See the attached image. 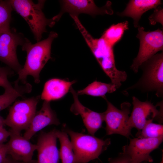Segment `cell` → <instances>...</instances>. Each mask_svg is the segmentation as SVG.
Masks as SVG:
<instances>
[{"label": "cell", "instance_id": "1", "mask_svg": "<svg viewBox=\"0 0 163 163\" xmlns=\"http://www.w3.org/2000/svg\"><path fill=\"white\" fill-rule=\"evenodd\" d=\"M72 18L101 69L110 78L111 83L115 85L117 89H118L122 82L126 80L128 76L125 71L117 68L113 47L102 37L98 39L93 37L78 17L74 16Z\"/></svg>", "mask_w": 163, "mask_h": 163}, {"label": "cell", "instance_id": "2", "mask_svg": "<svg viewBox=\"0 0 163 163\" xmlns=\"http://www.w3.org/2000/svg\"><path fill=\"white\" fill-rule=\"evenodd\" d=\"M58 36L56 32L51 31L47 38L34 44H32L26 38L21 46L22 50L27 53L26 60L22 68L18 73V77L16 81L25 84L27 76L30 75L33 77L35 83L40 82V73L51 58L52 44Z\"/></svg>", "mask_w": 163, "mask_h": 163}, {"label": "cell", "instance_id": "3", "mask_svg": "<svg viewBox=\"0 0 163 163\" xmlns=\"http://www.w3.org/2000/svg\"><path fill=\"white\" fill-rule=\"evenodd\" d=\"M8 1L13 9L27 22L37 42L46 32V27H52L56 23L52 18H46L43 11L45 0H38L37 3L30 0Z\"/></svg>", "mask_w": 163, "mask_h": 163}, {"label": "cell", "instance_id": "4", "mask_svg": "<svg viewBox=\"0 0 163 163\" xmlns=\"http://www.w3.org/2000/svg\"><path fill=\"white\" fill-rule=\"evenodd\" d=\"M142 75L138 80L125 90L136 89L142 92H155L158 97H163V53L156 54L139 66Z\"/></svg>", "mask_w": 163, "mask_h": 163}, {"label": "cell", "instance_id": "5", "mask_svg": "<svg viewBox=\"0 0 163 163\" xmlns=\"http://www.w3.org/2000/svg\"><path fill=\"white\" fill-rule=\"evenodd\" d=\"M70 136L75 158V163H87L98 158L110 144V139L105 140L94 136L75 132L65 128Z\"/></svg>", "mask_w": 163, "mask_h": 163}, {"label": "cell", "instance_id": "6", "mask_svg": "<svg viewBox=\"0 0 163 163\" xmlns=\"http://www.w3.org/2000/svg\"><path fill=\"white\" fill-rule=\"evenodd\" d=\"M40 98V96L39 95L15 102L5 119V125L17 133L20 134L22 130H26L36 112L37 105Z\"/></svg>", "mask_w": 163, "mask_h": 163}, {"label": "cell", "instance_id": "7", "mask_svg": "<svg viewBox=\"0 0 163 163\" xmlns=\"http://www.w3.org/2000/svg\"><path fill=\"white\" fill-rule=\"evenodd\" d=\"M136 37L140 41L139 50L130 66L131 69L136 73L143 62L158 51H163V32L159 29L153 31H146L143 27L139 26Z\"/></svg>", "mask_w": 163, "mask_h": 163}, {"label": "cell", "instance_id": "8", "mask_svg": "<svg viewBox=\"0 0 163 163\" xmlns=\"http://www.w3.org/2000/svg\"><path fill=\"white\" fill-rule=\"evenodd\" d=\"M106 101L107 108L103 112L104 120L106 124V134H119L130 138L131 129L128 125L131 104L125 102L118 109L108 101L105 96L103 98Z\"/></svg>", "mask_w": 163, "mask_h": 163}, {"label": "cell", "instance_id": "9", "mask_svg": "<svg viewBox=\"0 0 163 163\" xmlns=\"http://www.w3.org/2000/svg\"><path fill=\"white\" fill-rule=\"evenodd\" d=\"M26 38L14 28L0 34V61L17 73L22 68L17 55L18 46H22Z\"/></svg>", "mask_w": 163, "mask_h": 163}, {"label": "cell", "instance_id": "10", "mask_svg": "<svg viewBox=\"0 0 163 163\" xmlns=\"http://www.w3.org/2000/svg\"><path fill=\"white\" fill-rule=\"evenodd\" d=\"M133 107L128 121L131 128H135L140 131L146 123L155 120L163 121V106L157 109L159 103L154 105L150 101H142L135 96L132 97Z\"/></svg>", "mask_w": 163, "mask_h": 163}, {"label": "cell", "instance_id": "11", "mask_svg": "<svg viewBox=\"0 0 163 163\" xmlns=\"http://www.w3.org/2000/svg\"><path fill=\"white\" fill-rule=\"evenodd\" d=\"M163 139V137L130 139L129 144L123 147V152L129 157L131 163L152 162L153 159L150 154L158 148Z\"/></svg>", "mask_w": 163, "mask_h": 163}, {"label": "cell", "instance_id": "12", "mask_svg": "<svg viewBox=\"0 0 163 163\" xmlns=\"http://www.w3.org/2000/svg\"><path fill=\"white\" fill-rule=\"evenodd\" d=\"M61 9L60 12L54 16L53 19L56 22L58 21L65 13H69L70 16L78 17L80 14H86L92 16L98 14H112L113 11L111 3L108 2L101 7H98L93 0H65L61 1Z\"/></svg>", "mask_w": 163, "mask_h": 163}, {"label": "cell", "instance_id": "13", "mask_svg": "<svg viewBox=\"0 0 163 163\" xmlns=\"http://www.w3.org/2000/svg\"><path fill=\"white\" fill-rule=\"evenodd\" d=\"M56 130L42 132L39 135L36 144L37 163H59L60 155L57 146Z\"/></svg>", "mask_w": 163, "mask_h": 163}, {"label": "cell", "instance_id": "14", "mask_svg": "<svg viewBox=\"0 0 163 163\" xmlns=\"http://www.w3.org/2000/svg\"><path fill=\"white\" fill-rule=\"evenodd\" d=\"M9 131L10 139L6 144L7 154L15 161L25 162L32 161L34 153L37 149L36 144H32L20 133L11 130Z\"/></svg>", "mask_w": 163, "mask_h": 163}, {"label": "cell", "instance_id": "15", "mask_svg": "<svg viewBox=\"0 0 163 163\" xmlns=\"http://www.w3.org/2000/svg\"><path fill=\"white\" fill-rule=\"evenodd\" d=\"M70 91L73 98V102L70 111L76 115H80L88 133L94 136L95 133L102 126L104 121L103 113L92 110L83 105L79 101L76 92L71 87Z\"/></svg>", "mask_w": 163, "mask_h": 163}, {"label": "cell", "instance_id": "16", "mask_svg": "<svg viewBox=\"0 0 163 163\" xmlns=\"http://www.w3.org/2000/svg\"><path fill=\"white\" fill-rule=\"evenodd\" d=\"M60 124L56 113L51 107L50 102L44 101L40 109L36 112L23 136L30 140L37 132L46 126H58Z\"/></svg>", "mask_w": 163, "mask_h": 163}, {"label": "cell", "instance_id": "17", "mask_svg": "<svg viewBox=\"0 0 163 163\" xmlns=\"http://www.w3.org/2000/svg\"><path fill=\"white\" fill-rule=\"evenodd\" d=\"M161 4L159 0H132L129 2L125 9L118 15L122 17H128L133 20L134 27H138L142 15L148 10L155 9Z\"/></svg>", "mask_w": 163, "mask_h": 163}, {"label": "cell", "instance_id": "18", "mask_svg": "<svg viewBox=\"0 0 163 163\" xmlns=\"http://www.w3.org/2000/svg\"><path fill=\"white\" fill-rule=\"evenodd\" d=\"M75 80L69 82L59 78H52L45 84L40 98L50 102L63 97L70 90Z\"/></svg>", "mask_w": 163, "mask_h": 163}, {"label": "cell", "instance_id": "19", "mask_svg": "<svg viewBox=\"0 0 163 163\" xmlns=\"http://www.w3.org/2000/svg\"><path fill=\"white\" fill-rule=\"evenodd\" d=\"M14 86L5 90L4 93L0 95V111L8 107L18 97L31 91L32 86L26 82L21 85L19 82H14Z\"/></svg>", "mask_w": 163, "mask_h": 163}, {"label": "cell", "instance_id": "20", "mask_svg": "<svg viewBox=\"0 0 163 163\" xmlns=\"http://www.w3.org/2000/svg\"><path fill=\"white\" fill-rule=\"evenodd\" d=\"M117 89L115 85L111 83H107L95 81L76 92L78 95L86 94L103 98L107 94L113 93Z\"/></svg>", "mask_w": 163, "mask_h": 163}, {"label": "cell", "instance_id": "21", "mask_svg": "<svg viewBox=\"0 0 163 163\" xmlns=\"http://www.w3.org/2000/svg\"><path fill=\"white\" fill-rule=\"evenodd\" d=\"M56 134L60 143V158L62 163H75V158L71 141L65 131L56 130Z\"/></svg>", "mask_w": 163, "mask_h": 163}, {"label": "cell", "instance_id": "22", "mask_svg": "<svg viewBox=\"0 0 163 163\" xmlns=\"http://www.w3.org/2000/svg\"><path fill=\"white\" fill-rule=\"evenodd\" d=\"M128 29L127 21L113 24L104 32L102 37L110 46H113L120 40L124 31Z\"/></svg>", "mask_w": 163, "mask_h": 163}, {"label": "cell", "instance_id": "23", "mask_svg": "<svg viewBox=\"0 0 163 163\" xmlns=\"http://www.w3.org/2000/svg\"><path fill=\"white\" fill-rule=\"evenodd\" d=\"M12 10L8 0H0V34L10 29Z\"/></svg>", "mask_w": 163, "mask_h": 163}, {"label": "cell", "instance_id": "24", "mask_svg": "<svg viewBox=\"0 0 163 163\" xmlns=\"http://www.w3.org/2000/svg\"><path fill=\"white\" fill-rule=\"evenodd\" d=\"M163 126L149 121L136 134L137 137L143 138H158L163 137Z\"/></svg>", "mask_w": 163, "mask_h": 163}, {"label": "cell", "instance_id": "25", "mask_svg": "<svg viewBox=\"0 0 163 163\" xmlns=\"http://www.w3.org/2000/svg\"><path fill=\"white\" fill-rule=\"evenodd\" d=\"M13 73V70L8 66L0 67V86L4 88L5 90L13 87L8 77Z\"/></svg>", "mask_w": 163, "mask_h": 163}, {"label": "cell", "instance_id": "26", "mask_svg": "<svg viewBox=\"0 0 163 163\" xmlns=\"http://www.w3.org/2000/svg\"><path fill=\"white\" fill-rule=\"evenodd\" d=\"M155 9L154 12L149 17L150 23L151 24L154 25L159 23L163 25V9L159 7Z\"/></svg>", "mask_w": 163, "mask_h": 163}, {"label": "cell", "instance_id": "27", "mask_svg": "<svg viewBox=\"0 0 163 163\" xmlns=\"http://www.w3.org/2000/svg\"><path fill=\"white\" fill-rule=\"evenodd\" d=\"M145 162L141 163H145ZM109 163H131L129 157L123 152H121L118 155L109 160Z\"/></svg>", "mask_w": 163, "mask_h": 163}, {"label": "cell", "instance_id": "28", "mask_svg": "<svg viewBox=\"0 0 163 163\" xmlns=\"http://www.w3.org/2000/svg\"><path fill=\"white\" fill-rule=\"evenodd\" d=\"M7 149L6 144H0V163H7L8 157H7Z\"/></svg>", "mask_w": 163, "mask_h": 163}, {"label": "cell", "instance_id": "29", "mask_svg": "<svg viewBox=\"0 0 163 163\" xmlns=\"http://www.w3.org/2000/svg\"><path fill=\"white\" fill-rule=\"evenodd\" d=\"M10 131L7 130L4 127L0 129V144H3L8 137H9Z\"/></svg>", "mask_w": 163, "mask_h": 163}, {"label": "cell", "instance_id": "30", "mask_svg": "<svg viewBox=\"0 0 163 163\" xmlns=\"http://www.w3.org/2000/svg\"><path fill=\"white\" fill-rule=\"evenodd\" d=\"M7 163H37V161L36 160H33L31 161L28 162H25L22 161H16L13 159L11 158L8 157V160Z\"/></svg>", "mask_w": 163, "mask_h": 163}, {"label": "cell", "instance_id": "31", "mask_svg": "<svg viewBox=\"0 0 163 163\" xmlns=\"http://www.w3.org/2000/svg\"><path fill=\"white\" fill-rule=\"evenodd\" d=\"M4 121L5 119L0 115V129L3 128V126L5 125Z\"/></svg>", "mask_w": 163, "mask_h": 163}, {"label": "cell", "instance_id": "32", "mask_svg": "<svg viewBox=\"0 0 163 163\" xmlns=\"http://www.w3.org/2000/svg\"><path fill=\"white\" fill-rule=\"evenodd\" d=\"M145 163H147V162H145Z\"/></svg>", "mask_w": 163, "mask_h": 163}]
</instances>
